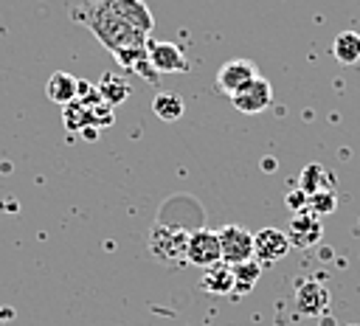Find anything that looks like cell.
I'll use <instances>...</instances> for the list:
<instances>
[{
  "label": "cell",
  "mask_w": 360,
  "mask_h": 326,
  "mask_svg": "<svg viewBox=\"0 0 360 326\" xmlns=\"http://www.w3.org/2000/svg\"><path fill=\"white\" fill-rule=\"evenodd\" d=\"M84 22H87V28L98 37V42H101L112 56H115L118 51H124V48H141V45H146V39H149V37L138 34L135 28H129V25L112 11L110 0H93V3H87Z\"/></svg>",
  "instance_id": "1"
},
{
  "label": "cell",
  "mask_w": 360,
  "mask_h": 326,
  "mask_svg": "<svg viewBox=\"0 0 360 326\" xmlns=\"http://www.w3.org/2000/svg\"><path fill=\"white\" fill-rule=\"evenodd\" d=\"M217 239H219V253H222V261L225 264H242V261H250L253 259V233L242 225H225L217 230Z\"/></svg>",
  "instance_id": "2"
},
{
  "label": "cell",
  "mask_w": 360,
  "mask_h": 326,
  "mask_svg": "<svg viewBox=\"0 0 360 326\" xmlns=\"http://www.w3.org/2000/svg\"><path fill=\"white\" fill-rule=\"evenodd\" d=\"M186 244H188L186 230L172 228V225H155V230H152V236H149L152 256H155L158 261H166V264L186 259Z\"/></svg>",
  "instance_id": "3"
},
{
  "label": "cell",
  "mask_w": 360,
  "mask_h": 326,
  "mask_svg": "<svg viewBox=\"0 0 360 326\" xmlns=\"http://www.w3.org/2000/svg\"><path fill=\"white\" fill-rule=\"evenodd\" d=\"M146 56H149V65L155 67L158 76L160 73H186L188 70V59L180 51V45H174V42L146 39Z\"/></svg>",
  "instance_id": "4"
},
{
  "label": "cell",
  "mask_w": 360,
  "mask_h": 326,
  "mask_svg": "<svg viewBox=\"0 0 360 326\" xmlns=\"http://www.w3.org/2000/svg\"><path fill=\"white\" fill-rule=\"evenodd\" d=\"M231 101H233V107H236L239 112H245V115H256V112H264V110L273 104V87H270L267 79L256 76V79L248 82L239 93H233Z\"/></svg>",
  "instance_id": "5"
},
{
  "label": "cell",
  "mask_w": 360,
  "mask_h": 326,
  "mask_svg": "<svg viewBox=\"0 0 360 326\" xmlns=\"http://www.w3.org/2000/svg\"><path fill=\"white\" fill-rule=\"evenodd\" d=\"M186 261H191L194 267H202V270L222 261L217 233L214 230H194L188 236V244H186Z\"/></svg>",
  "instance_id": "6"
},
{
  "label": "cell",
  "mask_w": 360,
  "mask_h": 326,
  "mask_svg": "<svg viewBox=\"0 0 360 326\" xmlns=\"http://www.w3.org/2000/svg\"><path fill=\"white\" fill-rule=\"evenodd\" d=\"M256 76H259L256 62H250V59H231V62H225V65L217 70V87H219L222 93L233 96V93H239L248 82H253Z\"/></svg>",
  "instance_id": "7"
},
{
  "label": "cell",
  "mask_w": 360,
  "mask_h": 326,
  "mask_svg": "<svg viewBox=\"0 0 360 326\" xmlns=\"http://www.w3.org/2000/svg\"><path fill=\"white\" fill-rule=\"evenodd\" d=\"M321 236H323V225L321 216L312 211H298L287 225L290 247H312L321 242Z\"/></svg>",
  "instance_id": "8"
},
{
  "label": "cell",
  "mask_w": 360,
  "mask_h": 326,
  "mask_svg": "<svg viewBox=\"0 0 360 326\" xmlns=\"http://www.w3.org/2000/svg\"><path fill=\"white\" fill-rule=\"evenodd\" d=\"M290 239L284 230L278 228H262L259 233H253V256L264 264L270 261H281L287 253H290Z\"/></svg>",
  "instance_id": "9"
},
{
  "label": "cell",
  "mask_w": 360,
  "mask_h": 326,
  "mask_svg": "<svg viewBox=\"0 0 360 326\" xmlns=\"http://www.w3.org/2000/svg\"><path fill=\"white\" fill-rule=\"evenodd\" d=\"M326 306H329V289H326L321 281L307 278V281L298 284V289H295V309H298L301 315L318 318Z\"/></svg>",
  "instance_id": "10"
},
{
  "label": "cell",
  "mask_w": 360,
  "mask_h": 326,
  "mask_svg": "<svg viewBox=\"0 0 360 326\" xmlns=\"http://www.w3.org/2000/svg\"><path fill=\"white\" fill-rule=\"evenodd\" d=\"M110 6H112V11H115L129 28H135V31L143 34V37H149V31H152V25H155V17H152V11L146 8L143 0H110Z\"/></svg>",
  "instance_id": "11"
},
{
  "label": "cell",
  "mask_w": 360,
  "mask_h": 326,
  "mask_svg": "<svg viewBox=\"0 0 360 326\" xmlns=\"http://www.w3.org/2000/svg\"><path fill=\"white\" fill-rule=\"evenodd\" d=\"M200 287L205 292H211V295H228V292H233V270H231V264L217 261V264L205 267Z\"/></svg>",
  "instance_id": "12"
},
{
  "label": "cell",
  "mask_w": 360,
  "mask_h": 326,
  "mask_svg": "<svg viewBox=\"0 0 360 326\" xmlns=\"http://www.w3.org/2000/svg\"><path fill=\"white\" fill-rule=\"evenodd\" d=\"M76 76H70L68 70H56V73H51V79H48V84H45V96L53 101V104H70V101H76Z\"/></svg>",
  "instance_id": "13"
},
{
  "label": "cell",
  "mask_w": 360,
  "mask_h": 326,
  "mask_svg": "<svg viewBox=\"0 0 360 326\" xmlns=\"http://www.w3.org/2000/svg\"><path fill=\"white\" fill-rule=\"evenodd\" d=\"M96 90H98L101 101H104V104H110V107L124 104V101L129 98V93H132L129 82H127L121 73H104V76H101V82L96 84Z\"/></svg>",
  "instance_id": "14"
},
{
  "label": "cell",
  "mask_w": 360,
  "mask_h": 326,
  "mask_svg": "<svg viewBox=\"0 0 360 326\" xmlns=\"http://www.w3.org/2000/svg\"><path fill=\"white\" fill-rule=\"evenodd\" d=\"M332 53L340 65H354L360 62V34L354 31H340L332 42Z\"/></svg>",
  "instance_id": "15"
},
{
  "label": "cell",
  "mask_w": 360,
  "mask_h": 326,
  "mask_svg": "<svg viewBox=\"0 0 360 326\" xmlns=\"http://www.w3.org/2000/svg\"><path fill=\"white\" fill-rule=\"evenodd\" d=\"M152 112L160 118V121H177L183 115V101L177 93H169V90H160L155 93L152 98Z\"/></svg>",
  "instance_id": "16"
},
{
  "label": "cell",
  "mask_w": 360,
  "mask_h": 326,
  "mask_svg": "<svg viewBox=\"0 0 360 326\" xmlns=\"http://www.w3.org/2000/svg\"><path fill=\"white\" fill-rule=\"evenodd\" d=\"M62 121H65V129H68V132H82L84 126H93V124H90V110H87L82 101L65 104Z\"/></svg>",
  "instance_id": "17"
},
{
  "label": "cell",
  "mask_w": 360,
  "mask_h": 326,
  "mask_svg": "<svg viewBox=\"0 0 360 326\" xmlns=\"http://www.w3.org/2000/svg\"><path fill=\"white\" fill-rule=\"evenodd\" d=\"M231 270H233V289L236 292H248L259 281V275H262V267L253 259L250 261H242V264H233Z\"/></svg>",
  "instance_id": "18"
},
{
  "label": "cell",
  "mask_w": 360,
  "mask_h": 326,
  "mask_svg": "<svg viewBox=\"0 0 360 326\" xmlns=\"http://www.w3.org/2000/svg\"><path fill=\"white\" fill-rule=\"evenodd\" d=\"M321 180H329L326 169H321L318 163H309V166H304V171H301V177H298V188H301L307 197L315 194V191H321V188H329V185H323Z\"/></svg>",
  "instance_id": "19"
},
{
  "label": "cell",
  "mask_w": 360,
  "mask_h": 326,
  "mask_svg": "<svg viewBox=\"0 0 360 326\" xmlns=\"http://www.w3.org/2000/svg\"><path fill=\"white\" fill-rule=\"evenodd\" d=\"M335 205H338V197H335L332 188H321V191L309 194V202H307V208H309L312 214H332Z\"/></svg>",
  "instance_id": "20"
},
{
  "label": "cell",
  "mask_w": 360,
  "mask_h": 326,
  "mask_svg": "<svg viewBox=\"0 0 360 326\" xmlns=\"http://www.w3.org/2000/svg\"><path fill=\"white\" fill-rule=\"evenodd\" d=\"M90 110V124L98 129V126H110L112 124V107L110 104H96V107H87Z\"/></svg>",
  "instance_id": "21"
},
{
  "label": "cell",
  "mask_w": 360,
  "mask_h": 326,
  "mask_svg": "<svg viewBox=\"0 0 360 326\" xmlns=\"http://www.w3.org/2000/svg\"><path fill=\"white\" fill-rule=\"evenodd\" d=\"M307 202H309V197H307L301 188H295V191L287 194V205H290L292 211H307Z\"/></svg>",
  "instance_id": "22"
},
{
  "label": "cell",
  "mask_w": 360,
  "mask_h": 326,
  "mask_svg": "<svg viewBox=\"0 0 360 326\" xmlns=\"http://www.w3.org/2000/svg\"><path fill=\"white\" fill-rule=\"evenodd\" d=\"M79 135H84V141H96V135H98V129L96 126H84Z\"/></svg>",
  "instance_id": "23"
},
{
  "label": "cell",
  "mask_w": 360,
  "mask_h": 326,
  "mask_svg": "<svg viewBox=\"0 0 360 326\" xmlns=\"http://www.w3.org/2000/svg\"><path fill=\"white\" fill-rule=\"evenodd\" d=\"M262 166H264V171H273V169H276V163H273V157H264V163H262Z\"/></svg>",
  "instance_id": "24"
},
{
  "label": "cell",
  "mask_w": 360,
  "mask_h": 326,
  "mask_svg": "<svg viewBox=\"0 0 360 326\" xmlns=\"http://www.w3.org/2000/svg\"><path fill=\"white\" fill-rule=\"evenodd\" d=\"M352 326H357V323H352Z\"/></svg>",
  "instance_id": "25"
}]
</instances>
